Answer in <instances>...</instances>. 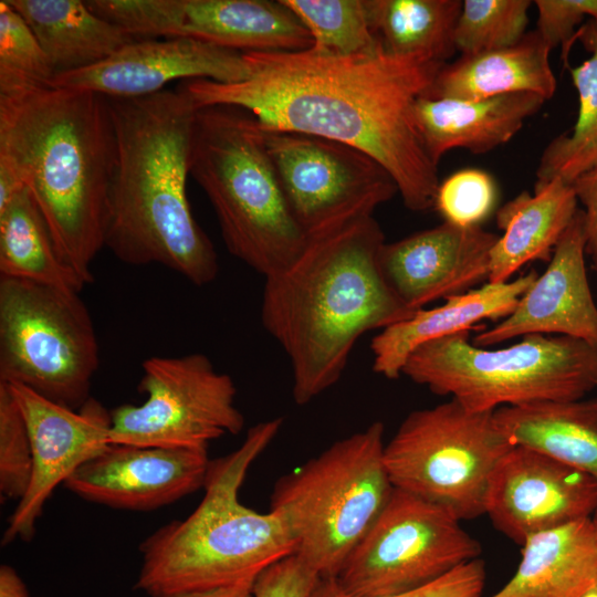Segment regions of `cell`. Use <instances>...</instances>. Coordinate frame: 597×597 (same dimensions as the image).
Segmentation results:
<instances>
[{"label": "cell", "mask_w": 597, "mask_h": 597, "mask_svg": "<svg viewBox=\"0 0 597 597\" xmlns=\"http://www.w3.org/2000/svg\"><path fill=\"white\" fill-rule=\"evenodd\" d=\"M106 98L116 160L105 247L129 265L159 264L197 286L213 282L218 255L186 192L198 107L179 87Z\"/></svg>", "instance_id": "277c9868"}, {"label": "cell", "mask_w": 597, "mask_h": 597, "mask_svg": "<svg viewBox=\"0 0 597 597\" xmlns=\"http://www.w3.org/2000/svg\"><path fill=\"white\" fill-rule=\"evenodd\" d=\"M577 197L572 185L555 178L535 185L534 193L523 191L496 213L503 230L490 252L488 282L504 283L534 260L549 261L563 232L574 219Z\"/></svg>", "instance_id": "d4e9b609"}, {"label": "cell", "mask_w": 597, "mask_h": 597, "mask_svg": "<svg viewBox=\"0 0 597 597\" xmlns=\"http://www.w3.org/2000/svg\"><path fill=\"white\" fill-rule=\"evenodd\" d=\"M496 195V185L490 174L473 168L462 169L439 184L434 208L446 222L475 227L492 212Z\"/></svg>", "instance_id": "e575fe53"}, {"label": "cell", "mask_w": 597, "mask_h": 597, "mask_svg": "<svg viewBox=\"0 0 597 597\" xmlns=\"http://www.w3.org/2000/svg\"><path fill=\"white\" fill-rule=\"evenodd\" d=\"M530 0H464L454 33L460 55L516 44L527 33Z\"/></svg>", "instance_id": "1f68e13d"}, {"label": "cell", "mask_w": 597, "mask_h": 597, "mask_svg": "<svg viewBox=\"0 0 597 597\" xmlns=\"http://www.w3.org/2000/svg\"><path fill=\"white\" fill-rule=\"evenodd\" d=\"M0 597H30L24 582L8 564L0 566Z\"/></svg>", "instance_id": "60d3db41"}, {"label": "cell", "mask_w": 597, "mask_h": 597, "mask_svg": "<svg viewBox=\"0 0 597 597\" xmlns=\"http://www.w3.org/2000/svg\"><path fill=\"white\" fill-rule=\"evenodd\" d=\"M595 587L597 531L588 517L527 537L515 574L491 597H582Z\"/></svg>", "instance_id": "cb8c5ba5"}, {"label": "cell", "mask_w": 597, "mask_h": 597, "mask_svg": "<svg viewBox=\"0 0 597 597\" xmlns=\"http://www.w3.org/2000/svg\"><path fill=\"white\" fill-rule=\"evenodd\" d=\"M544 102L533 93L474 101L420 96L413 106V119L428 155L438 166L451 149L481 155L506 144Z\"/></svg>", "instance_id": "7402d4cb"}, {"label": "cell", "mask_w": 597, "mask_h": 597, "mask_svg": "<svg viewBox=\"0 0 597 597\" xmlns=\"http://www.w3.org/2000/svg\"><path fill=\"white\" fill-rule=\"evenodd\" d=\"M385 243L365 216L308 237L297 259L264 282L261 321L286 354L296 405L311 402L343 376L365 333L409 318L378 264Z\"/></svg>", "instance_id": "7a4b0ae2"}, {"label": "cell", "mask_w": 597, "mask_h": 597, "mask_svg": "<svg viewBox=\"0 0 597 597\" xmlns=\"http://www.w3.org/2000/svg\"><path fill=\"white\" fill-rule=\"evenodd\" d=\"M260 125L289 208L307 237L373 216L398 192L389 172L358 148Z\"/></svg>", "instance_id": "4fadbf2b"}, {"label": "cell", "mask_w": 597, "mask_h": 597, "mask_svg": "<svg viewBox=\"0 0 597 597\" xmlns=\"http://www.w3.org/2000/svg\"><path fill=\"white\" fill-rule=\"evenodd\" d=\"M597 481L538 451L513 446L493 469L484 514L519 545L527 537L591 517Z\"/></svg>", "instance_id": "2e32d148"}, {"label": "cell", "mask_w": 597, "mask_h": 597, "mask_svg": "<svg viewBox=\"0 0 597 597\" xmlns=\"http://www.w3.org/2000/svg\"><path fill=\"white\" fill-rule=\"evenodd\" d=\"M248 76L243 52L190 38H148L93 66L55 76L52 86L133 98L164 91L175 80L237 83Z\"/></svg>", "instance_id": "ac0fdd59"}, {"label": "cell", "mask_w": 597, "mask_h": 597, "mask_svg": "<svg viewBox=\"0 0 597 597\" xmlns=\"http://www.w3.org/2000/svg\"><path fill=\"white\" fill-rule=\"evenodd\" d=\"M39 40L54 77L93 66L140 38L80 0H7Z\"/></svg>", "instance_id": "484cf974"}, {"label": "cell", "mask_w": 597, "mask_h": 597, "mask_svg": "<svg viewBox=\"0 0 597 597\" xmlns=\"http://www.w3.org/2000/svg\"><path fill=\"white\" fill-rule=\"evenodd\" d=\"M32 474V449L23 416L8 386L0 383V494L20 501Z\"/></svg>", "instance_id": "836d02e7"}, {"label": "cell", "mask_w": 597, "mask_h": 597, "mask_svg": "<svg viewBox=\"0 0 597 597\" xmlns=\"http://www.w3.org/2000/svg\"><path fill=\"white\" fill-rule=\"evenodd\" d=\"M462 331L427 342L402 375L471 411L569 401L597 389V348L569 336L531 334L500 349L475 346Z\"/></svg>", "instance_id": "ba28073f"}, {"label": "cell", "mask_w": 597, "mask_h": 597, "mask_svg": "<svg viewBox=\"0 0 597 597\" xmlns=\"http://www.w3.org/2000/svg\"><path fill=\"white\" fill-rule=\"evenodd\" d=\"M582 597H597V587L588 590Z\"/></svg>", "instance_id": "b9f144b4"}, {"label": "cell", "mask_w": 597, "mask_h": 597, "mask_svg": "<svg viewBox=\"0 0 597 597\" xmlns=\"http://www.w3.org/2000/svg\"><path fill=\"white\" fill-rule=\"evenodd\" d=\"M584 212L578 209L556 243L548 265L500 323L480 332L478 347L531 334H557L597 348V304L588 283Z\"/></svg>", "instance_id": "ffe728a7"}, {"label": "cell", "mask_w": 597, "mask_h": 597, "mask_svg": "<svg viewBox=\"0 0 597 597\" xmlns=\"http://www.w3.org/2000/svg\"><path fill=\"white\" fill-rule=\"evenodd\" d=\"M591 521L596 527V531H597V510L594 512V514L591 515Z\"/></svg>", "instance_id": "7bdbcfd3"}, {"label": "cell", "mask_w": 597, "mask_h": 597, "mask_svg": "<svg viewBox=\"0 0 597 597\" xmlns=\"http://www.w3.org/2000/svg\"><path fill=\"white\" fill-rule=\"evenodd\" d=\"M100 17L140 38H190L239 52L303 51L313 39L282 2L88 0Z\"/></svg>", "instance_id": "5bb4252c"}, {"label": "cell", "mask_w": 597, "mask_h": 597, "mask_svg": "<svg viewBox=\"0 0 597 597\" xmlns=\"http://www.w3.org/2000/svg\"><path fill=\"white\" fill-rule=\"evenodd\" d=\"M589 56L569 69L578 95V115L570 130L552 139L543 150L535 185L559 178L572 185L597 167V21L589 19L575 34Z\"/></svg>", "instance_id": "f546056e"}, {"label": "cell", "mask_w": 597, "mask_h": 597, "mask_svg": "<svg viewBox=\"0 0 597 597\" xmlns=\"http://www.w3.org/2000/svg\"><path fill=\"white\" fill-rule=\"evenodd\" d=\"M551 51L535 29L511 46L460 55L441 66L422 96L474 101L533 93L547 101L557 88Z\"/></svg>", "instance_id": "603a6c76"}, {"label": "cell", "mask_w": 597, "mask_h": 597, "mask_svg": "<svg viewBox=\"0 0 597 597\" xmlns=\"http://www.w3.org/2000/svg\"><path fill=\"white\" fill-rule=\"evenodd\" d=\"M4 384V383H3ZM27 426L32 449L29 488L8 520L2 545L32 540L55 488L109 443L111 410L90 397L77 410L51 401L20 384H6Z\"/></svg>", "instance_id": "9a60e30c"}, {"label": "cell", "mask_w": 597, "mask_h": 597, "mask_svg": "<svg viewBox=\"0 0 597 597\" xmlns=\"http://www.w3.org/2000/svg\"><path fill=\"white\" fill-rule=\"evenodd\" d=\"M98 365L95 327L78 292L0 276V383L77 410Z\"/></svg>", "instance_id": "9c48e42d"}, {"label": "cell", "mask_w": 597, "mask_h": 597, "mask_svg": "<svg viewBox=\"0 0 597 597\" xmlns=\"http://www.w3.org/2000/svg\"><path fill=\"white\" fill-rule=\"evenodd\" d=\"M321 576L295 553L264 568L252 585L253 597H310Z\"/></svg>", "instance_id": "74e56055"}, {"label": "cell", "mask_w": 597, "mask_h": 597, "mask_svg": "<svg viewBox=\"0 0 597 597\" xmlns=\"http://www.w3.org/2000/svg\"><path fill=\"white\" fill-rule=\"evenodd\" d=\"M249 76L179 86L197 107L234 106L260 124L325 137L358 148L392 177L411 211L434 207L438 166L413 119L416 101L444 64L412 56H339L303 51L243 52Z\"/></svg>", "instance_id": "6da1fadb"}, {"label": "cell", "mask_w": 597, "mask_h": 597, "mask_svg": "<svg viewBox=\"0 0 597 597\" xmlns=\"http://www.w3.org/2000/svg\"><path fill=\"white\" fill-rule=\"evenodd\" d=\"M254 579L255 578H250L224 587L166 597H253L252 585Z\"/></svg>", "instance_id": "ab89813d"}, {"label": "cell", "mask_w": 597, "mask_h": 597, "mask_svg": "<svg viewBox=\"0 0 597 597\" xmlns=\"http://www.w3.org/2000/svg\"><path fill=\"white\" fill-rule=\"evenodd\" d=\"M115 160L105 96L56 86L0 94V168L30 192L59 253L86 285L105 247Z\"/></svg>", "instance_id": "3957f363"}, {"label": "cell", "mask_w": 597, "mask_h": 597, "mask_svg": "<svg viewBox=\"0 0 597 597\" xmlns=\"http://www.w3.org/2000/svg\"><path fill=\"white\" fill-rule=\"evenodd\" d=\"M486 572L482 559L467 562L442 577L412 590L379 597H480ZM310 597H360L343 590L335 577H321Z\"/></svg>", "instance_id": "d590c367"}, {"label": "cell", "mask_w": 597, "mask_h": 597, "mask_svg": "<svg viewBox=\"0 0 597 597\" xmlns=\"http://www.w3.org/2000/svg\"><path fill=\"white\" fill-rule=\"evenodd\" d=\"M493 411H471L458 400L411 411L385 443L395 488L472 520L484 514L490 475L512 448Z\"/></svg>", "instance_id": "30bf717a"}, {"label": "cell", "mask_w": 597, "mask_h": 597, "mask_svg": "<svg viewBox=\"0 0 597 597\" xmlns=\"http://www.w3.org/2000/svg\"><path fill=\"white\" fill-rule=\"evenodd\" d=\"M210 461L208 448L109 443L63 485L95 504L148 512L203 489Z\"/></svg>", "instance_id": "e0dca14e"}, {"label": "cell", "mask_w": 597, "mask_h": 597, "mask_svg": "<svg viewBox=\"0 0 597 597\" xmlns=\"http://www.w3.org/2000/svg\"><path fill=\"white\" fill-rule=\"evenodd\" d=\"M142 368L138 390L146 399L111 410V443L209 448L211 441L242 431L237 387L206 355L153 356Z\"/></svg>", "instance_id": "7c38bea8"}, {"label": "cell", "mask_w": 597, "mask_h": 597, "mask_svg": "<svg viewBox=\"0 0 597 597\" xmlns=\"http://www.w3.org/2000/svg\"><path fill=\"white\" fill-rule=\"evenodd\" d=\"M493 418L511 446L544 453L597 481V398L504 406Z\"/></svg>", "instance_id": "4316f807"}, {"label": "cell", "mask_w": 597, "mask_h": 597, "mask_svg": "<svg viewBox=\"0 0 597 597\" xmlns=\"http://www.w3.org/2000/svg\"><path fill=\"white\" fill-rule=\"evenodd\" d=\"M535 271L504 283L486 282L478 289L446 298L441 306L418 310L409 318L375 335L370 343L373 370L397 379L420 345L469 328L483 320L506 317L537 277Z\"/></svg>", "instance_id": "44dd1931"}, {"label": "cell", "mask_w": 597, "mask_h": 597, "mask_svg": "<svg viewBox=\"0 0 597 597\" xmlns=\"http://www.w3.org/2000/svg\"><path fill=\"white\" fill-rule=\"evenodd\" d=\"M384 449V425L374 421L274 483L270 511L285 524L294 553L321 577L337 576L391 496Z\"/></svg>", "instance_id": "52a82bcc"}, {"label": "cell", "mask_w": 597, "mask_h": 597, "mask_svg": "<svg viewBox=\"0 0 597 597\" xmlns=\"http://www.w3.org/2000/svg\"><path fill=\"white\" fill-rule=\"evenodd\" d=\"M367 6L386 54L446 64L457 52L461 0H367Z\"/></svg>", "instance_id": "f1b7e54d"}, {"label": "cell", "mask_w": 597, "mask_h": 597, "mask_svg": "<svg viewBox=\"0 0 597 597\" xmlns=\"http://www.w3.org/2000/svg\"><path fill=\"white\" fill-rule=\"evenodd\" d=\"M499 235L480 226L443 221L395 242L378 253L381 275L408 310L472 290L489 279L490 252Z\"/></svg>", "instance_id": "d6986e66"}, {"label": "cell", "mask_w": 597, "mask_h": 597, "mask_svg": "<svg viewBox=\"0 0 597 597\" xmlns=\"http://www.w3.org/2000/svg\"><path fill=\"white\" fill-rule=\"evenodd\" d=\"M282 423L279 417L259 422L238 449L211 459L198 506L139 544L136 589L149 597H166L224 587L255 578L294 553V542L276 513L258 512L239 499L249 468Z\"/></svg>", "instance_id": "5b68a950"}, {"label": "cell", "mask_w": 597, "mask_h": 597, "mask_svg": "<svg viewBox=\"0 0 597 597\" xmlns=\"http://www.w3.org/2000/svg\"><path fill=\"white\" fill-rule=\"evenodd\" d=\"M189 169L212 206L230 254L266 277L302 253L308 237L289 208L261 125L249 112L198 107Z\"/></svg>", "instance_id": "8992f818"}, {"label": "cell", "mask_w": 597, "mask_h": 597, "mask_svg": "<svg viewBox=\"0 0 597 597\" xmlns=\"http://www.w3.org/2000/svg\"><path fill=\"white\" fill-rule=\"evenodd\" d=\"M572 187L584 206L586 252L597 272V167L578 177Z\"/></svg>", "instance_id": "f35d334b"}, {"label": "cell", "mask_w": 597, "mask_h": 597, "mask_svg": "<svg viewBox=\"0 0 597 597\" xmlns=\"http://www.w3.org/2000/svg\"><path fill=\"white\" fill-rule=\"evenodd\" d=\"M313 39L312 49L331 55L383 52L373 29L367 0H282Z\"/></svg>", "instance_id": "4dcf8cb0"}, {"label": "cell", "mask_w": 597, "mask_h": 597, "mask_svg": "<svg viewBox=\"0 0 597 597\" xmlns=\"http://www.w3.org/2000/svg\"><path fill=\"white\" fill-rule=\"evenodd\" d=\"M54 74L27 21L0 1V94L52 86Z\"/></svg>", "instance_id": "d6a6232c"}, {"label": "cell", "mask_w": 597, "mask_h": 597, "mask_svg": "<svg viewBox=\"0 0 597 597\" xmlns=\"http://www.w3.org/2000/svg\"><path fill=\"white\" fill-rule=\"evenodd\" d=\"M480 554L481 544L453 514L395 488L335 579L354 596L401 594L442 577Z\"/></svg>", "instance_id": "8fae6325"}, {"label": "cell", "mask_w": 597, "mask_h": 597, "mask_svg": "<svg viewBox=\"0 0 597 597\" xmlns=\"http://www.w3.org/2000/svg\"><path fill=\"white\" fill-rule=\"evenodd\" d=\"M0 276L81 292L86 283L59 253L30 192L0 210Z\"/></svg>", "instance_id": "83f0119b"}, {"label": "cell", "mask_w": 597, "mask_h": 597, "mask_svg": "<svg viewBox=\"0 0 597 597\" xmlns=\"http://www.w3.org/2000/svg\"><path fill=\"white\" fill-rule=\"evenodd\" d=\"M536 30L553 50L562 45L564 54L575 39L585 17L597 21V0H536Z\"/></svg>", "instance_id": "8d00e7d4"}]
</instances>
